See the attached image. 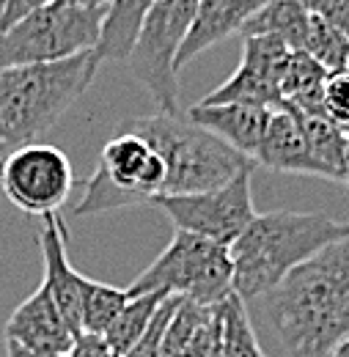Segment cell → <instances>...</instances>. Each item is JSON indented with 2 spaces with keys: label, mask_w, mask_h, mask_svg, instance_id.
I'll list each match as a JSON object with an SVG mask.
<instances>
[{
  "label": "cell",
  "mask_w": 349,
  "mask_h": 357,
  "mask_svg": "<svg viewBox=\"0 0 349 357\" xmlns=\"http://www.w3.org/2000/svg\"><path fill=\"white\" fill-rule=\"evenodd\" d=\"M344 184L349 187V143H347V162H344Z\"/></svg>",
  "instance_id": "34"
},
{
  "label": "cell",
  "mask_w": 349,
  "mask_h": 357,
  "mask_svg": "<svg viewBox=\"0 0 349 357\" xmlns=\"http://www.w3.org/2000/svg\"><path fill=\"white\" fill-rule=\"evenodd\" d=\"M251 174L253 171H242L223 187L204 192L154 195L149 206L163 209L179 231H193L215 242L231 245L256 218L251 198Z\"/></svg>",
  "instance_id": "10"
},
{
  "label": "cell",
  "mask_w": 349,
  "mask_h": 357,
  "mask_svg": "<svg viewBox=\"0 0 349 357\" xmlns=\"http://www.w3.org/2000/svg\"><path fill=\"white\" fill-rule=\"evenodd\" d=\"M327 357H349V338L347 341H341V344H339V347H336Z\"/></svg>",
  "instance_id": "32"
},
{
  "label": "cell",
  "mask_w": 349,
  "mask_h": 357,
  "mask_svg": "<svg viewBox=\"0 0 349 357\" xmlns=\"http://www.w3.org/2000/svg\"><path fill=\"white\" fill-rule=\"evenodd\" d=\"M163 184L165 162L151 149V143L138 132L116 130L102 149L94 176L86 181V192L75 206V218L149 204L163 192Z\"/></svg>",
  "instance_id": "7"
},
{
  "label": "cell",
  "mask_w": 349,
  "mask_h": 357,
  "mask_svg": "<svg viewBox=\"0 0 349 357\" xmlns=\"http://www.w3.org/2000/svg\"><path fill=\"white\" fill-rule=\"evenodd\" d=\"M341 239H349L347 220L289 209L256 215L228 245L234 261V294L245 303L259 300L292 269Z\"/></svg>",
  "instance_id": "2"
},
{
  "label": "cell",
  "mask_w": 349,
  "mask_h": 357,
  "mask_svg": "<svg viewBox=\"0 0 349 357\" xmlns=\"http://www.w3.org/2000/svg\"><path fill=\"white\" fill-rule=\"evenodd\" d=\"M107 8L52 0L0 31V66L55 63L96 50Z\"/></svg>",
  "instance_id": "6"
},
{
  "label": "cell",
  "mask_w": 349,
  "mask_h": 357,
  "mask_svg": "<svg viewBox=\"0 0 349 357\" xmlns=\"http://www.w3.org/2000/svg\"><path fill=\"white\" fill-rule=\"evenodd\" d=\"M168 294H163V291H149V294H135V297L127 300V305L119 311V316L105 330V341L110 344L113 355L116 357L130 355V349L138 344V338L149 327V321H151V316L157 311V305Z\"/></svg>",
  "instance_id": "21"
},
{
  "label": "cell",
  "mask_w": 349,
  "mask_h": 357,
  "mask_svg": "<svg viewBox=\"0 0 349 357\" xmlns=\"http://www.w3.org/2000/svg\"><path fill=\"white\" fill-rule=\"evenodd\" d=\"M66 357H116L110 344L105 341V335L99 333H77L75 335V344L69 349Z\"/></svg>",
  "instance_id": "27"
},
{
  "label": "cell",
  "mask_w": 349,
  "mask_h": 357,
  "mask_svg": "<svg viewBox=\"0 0 349 357\" xmlns=\"http://www.w3.org/2000/svg\"><path fill=\"white\" fill-rule=\"evenodd\" d=\"M154 0H113L107 6L102 36L96 42L99 61H127L138 39V31L143 25V17Z\"/></svg>",
  "instance_id": "17"
},
{
  "label": "cell",
  "mask_w": 349,
  "mask_h": 357,
  "mask_svg": "<svg viewBox=\"0 0 349 357\" xmlns=\"http://www.w3.org/2000/svg\"><path fill=\"white\" fill-rule=\"evenodd\" d=\"M330 72L313 61L306 50H292L281 75L283 102L306 116H325V86Z\"/></svg>",
  "instance_id": "16"
},
{
  "label": "cell",
  "mask_w": 349,
  "mask_h": 357,
  "mask_svg": "<svg viewBox=\"0 0 349 357\" xmlns=\"http://www.w3.org/2000/svg\"><path fill=\"white\" fill-rule=\"evenodd\" d=\"M130 294H179L190 303L212 308L234 291V261L228 245L209 236L179 231L171 245L143 269L135 283L127 286Z\"/></svg>",
  "instance_id": "5"
},
{
  "label": "cell",
  "mask_w": 349,
  "mask_h": 357,
  "mask_svg": "<svg viewBox=\"0 0 349 357\" xmlns=\"http://www.w3.org/2000/svg\"><path fill=\"white\" fill-rule=\"evenodd\" d=\"M303 50L313 61H319L330 75L349 69V36L341 33L339 28H333L327 20H322L313 11H311V20H308V33Z\"/></svg>",
  "instance_id": "23"
},
{
  "label": "cell",
  "mask_w": 349,
  "mask_h": 357,
  "mask_svg": "<svg viewBox=\"0 0 349 357\" xmlns=\"http://www.w3.org/2000/svg\"><path fill=\"white\" fill-rule=\"evenodd\" d=\"M119 130H130L146 137L165 162V184L160 195H184L223 187L225 181L253 171L256 160L231 149L218 135L193 124L181 110L151 113L124 121Z\"/></svg>",
  "instance_id": "4"
},
{
  "label": "cell",
  "mask_w": 349,
  "mask_h": 357,
  "mask_svg": "<svg viewBox=\"0 0 349 357\" xmlns=\"http://www.w3.org/2000/svg\"><path fill=\"white\" fill-rule=\"evenodd\" d=\"M311 11L297 0H267L262 8L239 28L242 36H278L292 50H303Z\"/></svg>",
  "instance_id": "18"
},
{
  "label": "cell",
  "mask_w": 349,
  "mask_h": 357,
  "mask_svg": "<svg viewBox=\"0 0 349 357\" xmlns=\"http://www.w3.org/2000/svg\"><path fill=\"white\" fill-rule=\"evenodd\" d=\"M218 327L223 357H267L248 319L245 300H239L234 291L218 303Z\"/></svg>",
  "instance_id": "22"
},
{
  "label": "cell",
  "mask_w": 349,
  "mask_h": 357,
  "mask_svg": "<svg viewBox=\"0 0 349 357\" xmlns=\"http://www.w3.org/2000/svg\"><path fill=\"white\" fill-rule=\"evenodd\" d=\"M0 3H3V0H0Z\"/></svg>",
  "instance_id": "35"
},
{
  "label": "cell",
  "mask_w": 349,
  "mask_h": 357,
  "mask_svg": "<svg viewBox=\"0 0 349 357\" xmlns=\"http://www.w3.org/2000/svg\"><path fill=\"white\" fill-rule=\"evenodd\" d=\"M198 3L201 0H154L127 58L132 77L151 93L157 110L163 113L179 110L176 52L190 31Z\"/></svg>",
  "instance_id": "8"
},
{
  "label": "cell",
  "mask_w": 349,
  "mask_h": 357,
  "mask_svg": "<svg viewBox=\"0 0 349 357\" xmlns=\"http://www.w3.org/2000/svg\"><path fill=\"white\" fill-rule=\"evenodd\" d=\"M184 116L193 124H198L201 130L218 135L231 149H237L253 160L262 146L272 110L259 107V105H239V102H220V105L198 102V105L187 107Z\"/></svg>",
  "instance_id": "13"
},
{
  "label": "cell",
  "mask_w": 349,
  "mask_h": 357,
  "mask_svg": "<svg viewBox=\"0 0 349 357\" xmlns=\"http://www.w3.org/2000/svg\"><path fill=\"white\" fill-rule=\"evenodd\" d=\"M295 113L300 119V127L306 132L308 149H311L313 160L327 171V178L344 181V162H347L349 137L327 116H306L300 110H295Z\"/></svg>",
  "instance_id": "20"
},
{
  "label": "cell",
  "mask_w": 349,
  "mask_h": 357,
  "mask_svg": "<svg viewBox=\"0 0 349 357\" xmlns=\"http://www.w3.org/2000/svg\"><path fill=\"white\" fill-rule=\"evenodd\" d=\"M47 3H52V0H3L0 3V31L8 28L11 22H17L20 17L31 14L34 8L47 6Z\"/></svg>",
  "instance_id": "29"
},
{
  "label": "cell",
  "mask_w": 349,
  "mask_h": 357,
  "mask_svg": "<svg viewBox=\"0 0 349 357\" xmlns=\"http://www.w3.org/2000/svg\"><path fill=\"white\" fill-rule=\"evenodd\" d=\"M6 349H8V357H66V355H39V352L25 349V347L17 344V341H6Z\"/></svg>",
  "instance_id": "30"
},
{
  "label": "cell",
  "mask_w": 349,
  "mask_h": 357,
  "mask_svg": "<svg viewBox=\"0 0 349 357\" xmlns=\"http://www.w3.org/2000/svg\"><path fill=\"white\" fill-rule=\"evenodd\" d=\"M267 0H201L190 31L176 52V72H181L190 61H195L204 50L218 45L220 39L239 33V28L262 8Z\"/></svg>",
  "instance_id": "15"
},
{
  "label": "cell",
  "mask_w": 349,
  "mask_h": 357,
  "mask_svg": "<svg viewBox=\"0 0 349 357\" xmlns=\"http://www.w3.org/2000/svg\"><path fill=\"white\" fill-rule=\"evenodd\" d=\"M313 14H319L333 28H339L341 33L349 36V0H322Z\"/></svg>",
  "instance_id": "28"
},
{
  "label": "cell",
  "mask_w": 349,
  "mask_h": 357,
  "mask_svg": "<svg viewBox=\"0 0 349 357\" xmlns=\"http://www.w3.org/2000/svg\"><path fill=\"white\" fill-rule=\"evenodd\" d=\"M201 102H207V105L239 102V105H259V107H269V110L286 107L278 80L264 75L262 69H256L251 63H239V69L223 86H218L212 93H207Z\"/></svg>",
  "instance_id": "19"
},
{
  "label": "cell",
  "mask_w": 349,
  "mask_h": 357,
  "mask_svg": "<svg viewBox=\"0 0 349 357\" xmlns=\"http://www.w3.org/2000/svg\"><path fill=\"white\" fill-rule=\"evenodd\" d=\"M325 116L349 137V69L327 77L325 86Z\"/></svg>",
  "instance_id": "26"
},
{
  "label": "cell",
  "mask_w": 349,
  "mask_h": 357,
  "mask_svg": "<svg viewBox=\"0 0 349 357\" xmlns=\"http://www.w3.org/2000/svg\"><path fill=\"white\" fill-rule=\"evenodd\" d=\"M72 3H77V6H88V8H107L113 0H72Z\"/></svg>",
  "instance_id": "31"
},
{
  "label": "cell",
  "mask_w": 349,
  "mask_h": 357,
  "mask_svg": "<svg viewBox=\"0 0 349 357\" xmlns=\"http://www.w3.org/2000/svg\"><path fill=\"white\" fill-rule=\"evenodd\" d=\"M99 55L94 50L55 63L0 66V162L8 151L36 143L91 89Z\"/></svg>",
  "instance_id": "3"
},
{
  "label": "cell",
  "mask_w": 349,
  "mask_h": 357,
  "mask_svg": "<svg viewBox=\"0 0 349 357\" xmlns=\"http://www.w3.org/2000/svg\"><path fill=\"white\" fill-rule=\"evenodd\" d=\"M6 341H17L39 355H69L75 333L55 308L47 286H39L28 300H22L6 321Z\"/></svg>",
  "instance_id": "12"
},
{
  "label": "cell",
  "mask_w": 349,
  "mask_h": 357,
  "mask_svg": "<svg viewBox=\"0 0 349 357\" xmlns=\"http://www.w3.org/2000/svg\"><path fill=\"white\" fill-rule=\"evenodd\" d=\"M39 248L44 259V286L55 303V308L66 319L72 333H83V283L86 275L69 264L66 259V242H69V228L61 212H50L39 218Z\"/></svg>",
  "instance_id": "11"
},
{
  "label": "cell",
  "mask_w": 349,
  "mask_h": 357,
  "mask_svg": "<svg viewBox=\"0 0 349 357\" xmlns=\"http://www.w3.org/2000/svg\"><path fill=\"white\" fill-rule=\"evenodd\" d=\"M179 303H181L179 294H168V297L157 305V311L151 316L149 327L143 330V335L138 338V344L132 347L127 357H163V341H165L168 324H171V319H174Z\"/></svg>",
  "instance_id": "25"
},
{
  "label": "cell",
  "mask_w": 349,
  "mask_h": 357,
  "mask_svg": "<svg viewBox=\"0 0 349 357\" xmlns=\"http://www.w3.org/2000/svg\"><path fill=\"white\" fill-rule=\"evenodd\" d=\"M253 160H256V165H264L269 171L327 178V171L313 160L306 132L300 127V119L289 105L281 110H272L267 132L262 137V146H259Z\"/></svg>",
  "instance_id": "14"
},
{
  "label": "cell",
  "mask_w": 349,
  "mask_h": 357,
  "mask_svg": "<svg viewBox=\"0 0 349 357\" xmlns=\"http://www.w3.org/2000/svg\"><path fill=\"white\" fill-rule=\"evenodd\" d=\"M0 187L20 212L44 218L66 204L75 187L72 162L58 146L42 140L25 143L3 157Z\"/></svg>",
  "instance_id": "9"
},
{
  "label": "cell",
  "mask_w": 349,
  "mask_h": 357,
  "mask_svg": "<svg viewBox=\"0 0 349 357\" xmlns=\"http://www.w3.org/2000/svg\"><path fill=\"white\" fill-rule=\"evenodd\" d=\"M264 297L286 355L327 357L349 338V239L303 261Z\"/></svg>",
  "instance_id": "1"
},
{
  "label": "cell",
  "mask_w": 349,
  "mask_h": 357,
  "mask_svg": "<svg viewBox=\"0 0 349 357\" xmlns=\"http://www.w3.org/2000/svg\"><path fill=\"white\" fill-rule=\"evenodd\" d=\"M130 289H116L110 283L88 280L83 283V333H99L110 327V321L130 300Z\"/></svg>",
  "instance_id": "24"
},
{
  "label": "cell",
  "mask_w": 349,
  "mask_h": 357,
  "mask_svg": "<svg viewBox=\"0 0 349 357\" xmlns=\"http://www.w3.org/2000/svg\"><path fill=\"white\" fill-rule=\"evenodd\" d=\"M297 3H300V6H306L308 11H316V8H319V3H322V0H297Z\"/></svg>",
  "instance_id": "33"
}]
</instances>
